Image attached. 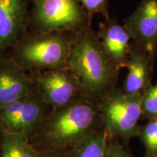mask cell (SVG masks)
I'll return each mask as SVG.
<instances>
[{"mask_svg":"<svg viewBox=\"0 0 157 157\" xmlns=\"http://www.w3.org/2000/svg\"><path fill=\"white\" fill-rule=\"evenodd\" d=\"M103 126L99 100L82 94L51 109L31 143L38 151L71 148Z\"/></svg>","mask_w":157,"mask_h":157,"instance_id":"6da1fadb","label":"cell"},{"mask_svg":"<svg viewBox=\"0 0 157 157\" xmlns=\"http://www.w3.org/2000/svg\"><path fill=\"white\" fill-rule=\"evenodd\" d=\"M66 68L77 78L82 93L90 98L99 100L117 87L119 69L91 27L72 34Z\"/></svg>","mask_w":157,"mask_h":157,"instance_id":"7a4b0ae2","label":"cell"},{"mask_svg":"<svg viewBox=\"0 0 157 157\" xmlns=\"http://www.w3.org/2000/svg\"><path fill=\"white\" fill-rule=\"evenodd\" d=\"M72 33L27 32L7 55L29 74L66 68Z\"/></svg>","mask_w":157,"mask_h":157,"instance_id":"3957f363","label":"cell"},{"mask_svg":"<svg viewBox=\"0 0 157 157\" xmlns=\"http://www.w3.org/2000/svg\"><path fill=\"white\" fill-rule=\"evenodd\" d=\"M92 16L78 0H36L30 13L31 32L76 33L90 28Z\"/></svg>","mask_w":157,"mask_h":157,"instance_id":"277c9868","label":"cell"},{"mask_svg":"<svg viewBox=\"0 0 157 157\" xmlns=\"http://www.w3.org/2000/svg\"><path fill=\"white\" fill-rule=\"evenodd\" d=\"M142 100L143 94H128L117 87L100 98L102 122L109 138L126 142L137 136Z\"/></svg>","mask_w":157,"mask_h":157,"instance_id":"5b68a950","label":"cell"},{"mask_svg":"<svg viewBox=\"0 0 157 157\" xmlns=\"http://www.w3.org/2000/svg\"><path fill=\"white\" fill-rule=\"evenodd\" d=\"M51 108L35 84L26 95L0 109V131L33 140Z\"/></svg>","mask_w":157,"mask_h":157,"instance_id":"8992f818","label":"cell"},{"mask_svg":"<svg viewBox=\"0 0 157 157\" xmlns=\"http://www.w3.org/2000/svg\"><path fill=\"white\" fill-rule=\"evenodd\" d=\"M30 74L43 99L51 109L63 106L83 94L77 78L67 68Z\"/></svg>","mask_w":157,"mask_h":157,"instance_id":"52a82bcc","label":"cell"},{"mask_svg":"<svg viewBox=\"0 0 157 157\" xmlns=\"http://www.w3.org/2000/svg\"><path fill=\"white\" fill-rule=\"evenodd\" d=\"M29 0H0V57L5 56L28 31Z\"/></svg>","mask_w":157,"mask_h":157,"instance_id":"ba28073f","label":"cell"},{"mask_svg":"<svg viewBox=\"0 0 157 157\" xmlns=\"http://www.w3.org/2000/svg\"><path fill=\"white\" fill-rule=\"evenodd\" d=\"M124 25L132 41L155 58L157 53V0H142Z\"/></svg>","mask_w":157,"mask_h":157,"instance_id":"9c48e42d","label":"cell"},{"mask_svg":"<svg viewBox=\"0 0 157 157\" xmlns=\"http://www.w3.org/2000/svg\"><path fill=\"white\" fill-rule=\"evenodd\" d=\"M35 83L8 55L0 57V109L28 94Z\"/></svg>","mask_w":157,"mask_h":157,"instance_id":"30bf717a","label":"cell"},{"mask_svg":"<svg viewBox=\"0 0 157 157\" xmlns=\"http://www.w3.org/2000/svg\"><path fill=\"white\" fill-rule=\"evenodd\" d=\"M98 35L113 64L119 70L126 67L132 39L124 24L121 25L115 17L105 19L100 23Z\"/></svg>","mask_w":157,"mask_h":157,"instance_id":"8fae6325","label":"cell"},{"mask_svg":"<svg viewBox=\"0 0 157 157\" xmlns=\"http://www.w3.org/2000/svg\"><path fill=\"white\" fill-rule=\"evenodd\" d=\"M154 57L135 42L131 43L126 67L128 69L122 90L128 94H143L151 80Z\"/></svg>","mask_w":157,"mask_h":157,"instance_id":"7c38bea8","label":"cell"},{"mask_svg":"<svg viewBox=\"0 0 157 157\" xmlns=\"http://www.w3.org/2000/svg\"><path fill=\"white\" fill-rule=\"evenodd\" d=\"M108 142L109 135L103 126L70 148L69 157H105Z\"/></svg>","mask_w":157,"mask_h":157,"instance_id":"4fadbf2b","label":"cell"},{"mask_svg":"<svg viewBox=\"0 0 157 157\" xmlns=\"http://www.w3.org/2000/svg\"><path fill=\"white\" fill-rule=\"evenodd\" d=\"M0 157H39V151L26 137L2 132Z\"/></svg>","mask_w":157,"mask_h":157,"instance_id":"5bb4252c","label":"cell"},{"mask_svg":"<svg viewBox=\"0 0 157 157\" xmlns=\"http://www.w3.org/2000/svg\"><path fill=\"white\" fill-rule=\"evenodd\" d=\"M137 136L146 148L145 157L157 156V117L149 119L145 125L138 126Z\"/></svg>","mask_w":157,"mask_h":157,"instance_id":"9a60e30c","label":"cell"},{"mask_svg":"<svg viewBox=\"0 0 157 157\" xmlns=\"http://www.w3.org/2000/svg\"><path fill=\"white\" fill-rule=\"evenodd\" d=\"M142 117L148 119L157 117V83L151 84L143 94Z\"/></svg>","mask_w":157,"mask_h":157,"instance_id":"2e32d148","label":"cell"},{"mask_svg":"<svg viewBox=\"0 0 157 157\" xmlns=\"http://www.w3.org/2000/svg\"><path fill=\"white\" fill-rule=\"evenodd\" d=\"M84 9L93 16L95 14H101L105 19L109 18V0H78Z\"/></svg>","mask_w":157,"mask_h":157,"instance_id":"e0dca14e","label":"cell"},{"mask_svg":"<svg viewBox=\"0 0 157 157\" xmlns=\"http://www.w3.org/2000/svg\"><path fill=\"white\" fill-rule=\"evenodd\" d=\"M105 157H130L120 142L114 138H109Z\"/></svg>","mask_w":157,"mask_h":157,"instance_id":"ac0fdd59","label":"cell"},{"mask_svg":"<svg viewBox=\"0 0 157 157\" xmlns=\"http://www.w3.org/2000/svg\"><path fill=\"white\" fill-rule=\"evenodd\" d=\"M70 148H61L39 151V157H69Z\"/></svg>","mask_w":157,"mask_h":157,"instance_id":"d6986e66","label":"cell"},{"mask_svg":"<svg viewBox=\"0 0 157 157\" xmlns=\"http://www.w3.org/2000/svg\"><path fill=\"white\" fill-rule=\"evenodd\" d=\"M2 132L0 131V154H1V148H2Z\"/></svg>","mask_w":157,"mask_h":157,"instance_id":"ffe728a7","label":"cell"},{"mask_svg":"<svg viewBox=\"0 0 157 157\" xmlns=\"http://www.w3.org/2000/svg\"><path fill=\"white\" fill-rule=\"evenodd\" d=\"M29 1H31V2H32V3H33V2H34V1H36V0H29Z\"/></svg>","mask_w":157,"mask_h":157,"instance_id":"44dd1931","label":"cell"},{"mask_svg":"<svg viewBox=\"0 0 157 157\" xmlns=\"http://www.w3.org/2000/svg\"><path fill=\"white\" fill-rule=\"evenodd\" d=\"M154 157H157V156H154Z\"/></svg>","mask_w":157,"mask_h":157,"instance_id":"7402d4cb","label":"cell"}]
</instances>
